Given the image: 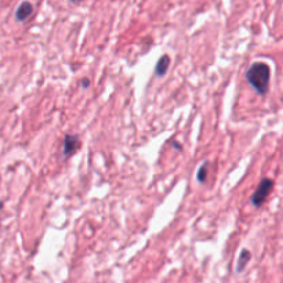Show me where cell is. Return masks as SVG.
Masks as SVG:
<instances>
[{
    "label": "cell",
    "mask_w": 283,
    "mask_h": 283,
    "mask_svg": "<svg viewBox=\"0 0 283 283\" xmlns=\"http://www.w3.org/2000/svg\"><path fill=\"white\" fill-rule=\"evenodd\" d=\"M207 173H209V162H203V165L199 167L196 173V178L200 184H205L207 181Z\"/></svg>",
    "instance_id": "7"
},
{
    "label": "cell",
    "mask_w": 283,
    "mask_h": 283,
    "mask_svg": "<svg viewBox=\"0 0 283 283\" xmlns=\"http://www.w3.org/2000/svg\"><path fill=\"white\" fill-rule=\"evenodd\" d=\"M169 66H170V57L166 54L162 55V57L157 60L156 66H155V75H156L157 78L165 76L166 72L169 69Z\"/></svg>",
    "instance_id": "5"
},
{
    "label": "cell",
    "mask_w": 283,
    "mask_h": 283,
    "mask_svg": "<svg viewBox=\"0 0 283 283\" xmlns=\"http://www.w3.org/2000/svg\"><path fill=\"white\" fill-rule=\"evenodd\" d=\"M1 209H3V202L0 200V212H1Z\"/></svg>",
    "instance_id": "11"
},
{
    "label": "cell",
    "mask_w": 283,
    "mask_h": 283,
    "mask_svg": "<svg viewBox=\"0 0 283 283\" xmlns=\"http://www.w3.org/2000/svg\"><path fill=\"white\" fill-rule=\"evenodd\" d=\"M71 3H80V1H83V0H69Z\"/></svg>",
    "instance_id": "10"
},
{
    "label": "cell",
    "mask_w": 283,
    "mask_h": 283,
    "mask_svg": "<svg viewBox=\"0 0 283 283\" xmlns=\"http://www.w3.org/2000/svg\"><path fill=\"white\" fill-rule=\"evenodd\" d=\"M246 79L260 95H265L269 88L271 68L265 63H254L246 72Z\"/></svg>",
    "instance_id": "1"
},
{
    "label": "cell",
    "mask_w": 283,
    "mask_h": 283,
    "mask_svg": "<svg viewBox=\"0 0 283 283\" xmlns=\"http://www.w3.org/2000/svg\"><path fill=\"white\" fill-rule=\"evenodd\" d=\"M32 11H33V6L29 1H22L16 10V20L20 22H24L26 21L29 17H31Z\"/></svg>",
    "instance_id": "4"
},
{
    "label": "cell",
    "mask_w": 283,
    "mask_h": 283,
    "mask_svg": "<svg viewBox=\"0 0 283 283\" xmlns=\"http://www.w3.org/2000/svg\"><path fill=\"white\" fill-rule=\"evenodd\" d=\"M80 83H82V87H83V88H87L88 85H90V80H88V79H82Z\"/></svg>",
    "instance_id": "8"
},
{
    "label": "cell",
    "mask_w": 283,
    "mask_h": 283,
    "mask_svg": "<svg viewBox=\"0 0 283 283\" xmlns=\"http://www.w3.org/2000/svg\"><path fill=\"white\" fill-rule=\"evenodd\" d=\"M170 141H172V144H173V147H177V150L181 151V145H180V144H177V142H174L173 140H170Z\"/></svg>",
    "instance_id": "9"
},
{
    "label": "cell",
    "mask_w": 283,
    "mask_h": 283,
    "mask_svg": "<svg viewBox=\"0 0 283 283\" xmlns=\"http://www.w3.org/2000/svg\"><path fill=\"white\" fill-rule=\"evenodd\" d=\"M252 259V253L249 252L247 249H243L242 252H240V256H239V259H238V264H236V272H242L246 265H247V262L250 261Z\"/></svg>",
    "instance_id": "6"
},
{
    "label": "cell",
    "mask_w": 283,
    "mask_h": 283,
    "mask_svg": "<svg viewBox=\"0 0 283 283\" xmlns=\"http://www.w3.org/2000/svg\"><path fill=\"white\" fill-rule=\"evenodd\" d=\"M274 188V181L271 178H264L260 181L259 187L254 191V194L252 195V205L254 207H260L265 200H267L268 195L271 194V191Z\"/></svg>",
    "instance_id": "2"
},
{
    "label": "cell",
    "mask_w": 283,
    "mask_h": 283,
    "mask_svg": "<svg viewBox=\"0 0 283 283\" xmlns=\"http://www.w3.org/2000/svg\"><path fill=\"white\" fill-rule=\"evenodd\" d=\"M80 148V138L76 134H66L63 140V156L71 157L73 156L78 150Z\"/></svg>",
    "instance_id": "3"
}]
</instances>
